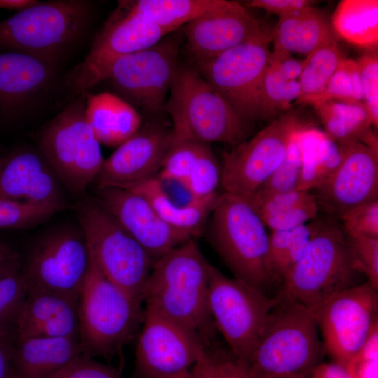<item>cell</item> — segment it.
<instances>
[{"mask_svg":"<svg viewBox=\"0 0 378 378\" xmlns=\"http://www.w3.org/2000/svg\"><path fill=\"white\" fill-rule=\"evenodd\" d=\"M272 34L237 45L191 65L244 120L262 119L260 88L268 66Z\"/></svg>","mask_w":378,"mask_h":378,"instance_id":"13","label":"cell"},{"mask_svg":"<svg viewBox=\"0 0 378 378\" xmlns=\"http://www.w3.org/2000/svg\"><path fill=\"white\" fill-rule=\"evenodd\" d=\"M312 312L326 353L347 367L378 325V290L368 281L358 284L332 296Z\"/></svg>","mask_w":378,"mask_h":378,"instance_id":"15","label":"cell"},{"mask_svg":"<svg viewBox=\"0 0 378 378\" xmlns=\"http://www.w3.org/2000/svg\"><path fill=\"white\" fill-rule=\"evenodd\" d=\"M173 139L172 127L151 120L104 160L97 187L130 189L158 176Z\"/></svg>","mask_w":378,"mask_h":378,"instance_id":"19","label":"cell"},{"mask_svg":"<svg viewBox=\"0 0 378 378\" xmlns=\"http://www.w3.org/2000/svg\"><path fill=\"white\" fill-rule=\"evenodd\" d=\"M313 4L309 0H252L246 3L249 7L265 10L278 15L279 18L298 13Z\"/></svg>","mask_w":378,"mask_h":378,"instance_id":"47","label":"cell"},{"mask_svg":"<svg viewBox=\"0 0 378 378\" xmlns=\"http://www.w3.org/2000/svg\"><path fill=\"white\" fill-rule=\"evenodd\" d=\"M342 56L337 41L323 46L307 57L298 78L300 93L296 102L312 104L325 92Z\"/></svg>","mask_w":378,"mask_h":378,"instance_id":"34","label":"cell"},{"mask_svg":"<svg viewBox=\"0 0 378 378\" xmlns=\"http://www.w3.org/2000/svg\"><path fill=\"white\" fill-rule=\"evenodd\" d=\"M305 64L304 59H297L292 54L276 49L270 52L268 59V65L288 80H297Z\"/></svg>","mask_w":378,"mask_h":378,"instance_id":"48","label":"cell"},{"mask_svg":"<svg viewBox=\"0 0 378 378\" xmlns=\"http://www.w3.org/2000/svg\"><path fill=\"white\" fill-rule=\"evenodd\" d=\"M211 216V243L234 278L265 292L269 234L248 199L223 192Z\"/></svg>","mask_w":378,"mask_h":378,"instance_id":"7","label":"cell"},{"mask_svg":"<svg viewBox=\"0 0 378 378\" xmlns=\"http://www.w3.org/2000/svg\"><path fill=\"white\" fill-rule=\"evenodd\" d=\"M302 165L297 190L309 191L323 184L339 165L341 148L313 127L300 135Z\"/></svg>","mask_w":378,"mask_h":378,"instance_id":"30","label":"cell"},{"mask_svg":"<svg viewBox=\"0 0 378 378\" xmlns=\"http://www.w3.org/2000/svg\"><path fill=\"white\" fill-rule=\"evenodd\" d=\"M95 200L155 261L193 239L166 223L143 196L127 189L97 187Z\"/></svg>","mask_w":378,"mask_h":378,"instance_id":"20","label":"cell"},{"mask_svg":"<svg viewBox=\"0 0 378 378\" xmlns=\"http://www.w3.org/2000/svg\"><path fill=\"white\" fill-rule=\"evenodd\" d=\"M309 378H310V377H309Z\"/></svg>","mask_w":378,"mask_h":378,"instance_id":"60","label":"cell"},{"mask_svg":"<svg viewBox=\"0 0 378 378\" xmlns=\"http://www.w3.org/2000/svg\"><path fill=\"white\" fill-rule=\"evenodd\" d=\"M36 0H0V8L19 12L37 4Z\"/></svg>","mask_w":378,"mask_h":378,"instance_id":"56","label":"cell"},{"mask_svg":"<svg viewBox=\"0 0 378 378\" xmlns=\"http://www.w3.org/2000/svg\"><path fill=\"white\" fill-rule=\"evenodd\" d=\"M340 220L348 237L364 236L378 238V200L355 206L345 212Z\"/></svg>","mask_w":378,"mask_h":378,"instance_id":"44","label":"cell"},{"mask_svg":"<svg viewBox=\"0 0 378 378\" xmlns=\"http://www.w3.org/2000/svg\"><path fill=\"white\" fill-rule=\"evenodd\" d=\"M356 63L362 85L364 102L372 125L378 126V58L377 52L362 55Z\"/></svg>","mask_w":378,"mask_h":378,"instance_id":"45","label":"cell"},{"mask_svg":"<svg viewBox=\"0 0 378 378\" xmlns=\"http://www.w3.org/2000/svg\"><path fill=\"white\" fill-rule=\"evenodd\" d=\"M337 38L331 22L312 6L279 18L272 33L274 49L301 54L306 57L321 47L337 41Z\"/></svg>","mask_w":378,"mask_h":378,"instance_id":"28","label":"cell"},{"mask_svg":"<svg viewBox=\"0 0 378 378\" xmlns=\"http://www.w3.org/2000/svg\"><path fill=\"white\" fill-rule=\"evenodd\" d=\"M173 139L156 176L162 183L176 182L183 186L195 164L202 142L172 127Z\"/></svg>","mask_w":378,"mask_h":378,"instance_id":"36","label":"cell"},{"mask_svg":"<svg viewBox=\"0 0 378 378\" xmlns=\"http://www.w3.org/2000/svg\"><path fill=\"white\" fill-rule=\"evenodd\" d=\"M346 237L357 270L378 290V238Z\"/></svg>","mask_w":378,"mask_h":378,"instance_id":"43","label":"cell"},{"mask_svg":"<svg viewBox=\"0 0 378 378\" xmlns=\"http://www.w3.org/2000/svg\"><path fill=\"white\" fill-rule=\"evenodd\" d=\"M210 267L191 239L154 262L141 294L146 309L186 328L205 346L215 328L208 302Z\"/></svg>","mask_w":378,"mask_h":378,"instance_id":"1","label":"cell"},{"mask_svg":"<svg viewBox=\"0 0 378 378\" xmlns=\"http://www.w3.org/2000/svg\"><path fill=\"white\" fill-rule=\"evenodd\" d=\"M324 127V134L338 146L360 141L378 150L372 120L364 102L346 104L327 99L312 104Z\"/></svg>","mask_w":378,"mask_h":378,"instance_id":"29","label":"cell"},{"mask_svg":"<svg viewBox=\"0 0 378 378\" xmlns=\"http://www.w3.org/2000/svg\"><path fill=\"white\" fill-rule=\"evenodd\" d=\"M52 378H124L114 368L82 354Z\"/></svg>","mask_w":378,"mask_h":378,"instance_id":"46","label":"cell"},{"mask_svg":"<svg viewBox=\"0 0 378 378\" xmlns=\"http://www.w3.org/2000/svg\"><path fill=\"white\" fill-rule=\"evenodd\" d=\"M90 255L102 274L130 295L141 300L154 260L108 211L93 200L75 206Z\"/></svg>","mask_w":378,"mask_h":378,"instance_id":"9","label":"cell"},{"mask_svg":"<svg viewBox=\"0 0 378 378\" xmlns=\"http://www.w3.org/2000/svg\"><path fill=\"white\" fill-rule=\"evenodd\" d=\"M300 93L298 80L284 78L274 68L267 66L260 88V103L262 119H267L277 113L288 111Z\"/></svg>","mask_w":378,"mask_h":378,"instance_id":"37","label":"cell"},{"mask_svg":"<svg viewBox=\"0 0 378 378\" xmlns=\"http://www.w3.org/2000/svg\"><path fill=\"white\" fill-rule=\"evenodd\" d=\"M314 220L301 226L273 230L269 234L266 269L272 284H283L304 253L312 238Z\"/></svg>","mask_w":378,"mask_h":378,"instance_id":"33","label":"cell"},{"mask_svg":"<svg viewBox=\"0 0 378 378\" xmlns=\"http://www.w3.org/2000/svg\"><path fill=\"white\" fill-rule=\"evenodd\" d=\"M65 208L64 204H33L0 199V228H31Z\"/></svg>","mask_w":378,"mask_h":378,"instance_id":"38","label":"cell"},{"mask_svg":"<svg viewBox=\"0 0 378 378\" xmlns=\"http://www.w3.org/2000/svg\"><path fill=\"white\" fill-rule=\"evenodd\" d=\"M218 378H253L248 365L231 356H216Z\"/></svg>","mask_w":378,"mask_h":378,"instance_id":"49","label":"cell"},{"mask_svg":"<svg viewBox=\"0 0 378 378\" xmlns=\"http://www.w3.org/2000/svg\"><path fill=\"white\" fill-rule=\"evenodd\" d=\"M174 378H190L189 372L187 373H185L183 374L179 375L178 377H174Z\"/></svg>","mask_w":378,"mask_h":378,"instance_id":"57","label":"cell"},{"mask_svg":"<svg viewBox=\"0 0 378 378\" xmlns=\"http://www.w3.org/2000/svg\"><path fill=\"white\" fill-rule=\"evenodd\" d=\"M378 358V325L375 326L366 338L353 362Z\"/></svg>","mask_w":378,"mask_h":378,"instance_id":"53","label":"cell"},{"mask_svg":"<svg viewBox=\"0 0 378 378\" xmlns=\"http://www.w3.org/2000/svg\"><path fill=\"white\" fill-rule=\"evenodd\" d=\"M27 337L80 341L78 297L29 288L15 340Z\"/></svg>","mask_w":378,"mask_h":378,"instance_id":"24","label":"cell"},{"mask_svg":"<svg viewBox=\"0 0 378 378\" xmlns=\"http://www.w3.org/2000/svg\"><path fill=\"white\" fill-rule=\"evenodd\" d=\"M130 8L168 34L221 6L225 0H127Z\"/></svg>","mask_w":378,"mask_h":378,"instance_id":"31","label":"cell"},{"mask_svg":"<svg viewBox=\"0 0 378 378\" xmlns=\"http://www.w3.org/2000/svg\"><path fill=\"white\" fill-rule=\"evenodd\" d=\"M164 112L172 127L209 144L232 147L246 140L251 122L241 117L191 64L178 63Z\"/></svg>","mask_w":378,"mask_h":378,"instance_id":"6","label":"cell"},{"mask_svg":"<svg viewBox=\"0 0 378 378\" xmlns=\"http://www.w3.org/2000/svg\"><path fill=\"white\" fill-rule=\"evenodd\" d=\"M21 266L22 262L0 276V335L13 339L29 290Z\"/></svg>","mask_w":378,"mask_h":378,"instance_id":"35","label":"cell"},{"mask_svg":"<svg viewBox=\"0 0 378 378\" xmlns=\"http://www.w3.org/2000/svg\"><path fill=\"white\" fill-rule=\"evenodd\" d=\"M57 64L16 51H0V116L19 117L50 89Z\"/></svg>","mask_w":378,"mask_h":378,"instance_id":"22","label":"cell"},{"mask_svg":"<svg viewBox=\"0 0 378 378\" xmlns=\"http://www.w3.org/2000/svg\"><path fill=\"white\" fill-rule=\"evenodd\" d=\"M9 378H21V377L18 374H17L16 372H15V373Z\"/></svg>","mask_w":378,"mask_h":378,"instance_id":"58","label":"cell"},{"mask_svg":"<svg viewBox=\"0 0 378 378\" xmlns=\"http://www.w3.org/2000/svg\"><path fill=\"white\" fill-rule=\"evenodd\" d=\"M220 180V166L209 144L202 142L193 169L182 186L190 198H203L218 192Z\"/></svg>","mask_w":378,"mask_h":378,"instance_id":"39","label":"cell"},{"mask_svg":"<svg viewBox=\"0 0 378 378\" xmlns=\"http://www.w3.org/2000/svg\"><path fill=\"white\" fill-rule=\"evenodd\" d=\"M327 99L346 104L365 103L356 61L344 58L340 62L325 92L315 102Z\"/></svg>","mask_w":378,"mask_h":378,"instance_id":"40","label":"cell"},{"mask_svg":"<svg viewBox=\"0 0 378 378\" xmlns=\"http://www.w3.org/2000/svg\"><path fill=\"white\" fill-rule=\"evenodd\" d=\"M90 255L81 230L62 228L46 234L29 251L21 271L29 288L78 297Z\"/></svg>","mask_w":378,"mask_h":378,"instance_id":"16","label":"cell"},{"mask_svg":"<svg viewBox=\"0 0 378 378\" xmlns=\"http://www.w3.org/2000/svg\"><path fill=\"white\" fill-rule=\"evenodd\" d=\"M3 162H4V159H0V169L2 166Z\"/></svg>","mask_w":378,"mask_h":378,"instance_id":"59","label":"cell"},{"mask_svg":"<svg viewBox=\"0 0 378 378\" xmlns=\"http://www.w3.org/2000/svg\"><path fill=\"white\" fill-rule=\"evenodd\" d=\"M190 378H218L216 356L206 350L189 371Z\"/></svg>","mask_w":378,"mask_h":378,"instance_id":"50","label":"cell"},{"mask_svg":"<svg viewBox=\"0 0 378 378\" xmlns=\"http://www.w3.org/2000/svg\"><path fill=\"white\" fill-rule=\"evenodd\" d=\"M91 19L89 1H38L0 22V48L58 64L81 40Z\"/></svg>","mask_w":378,"mask_h":378,"instance_id":"4","label":"cell"},{"mask_svg":"<svg viewBox=\"0 0 378 378\" xmlns=\"http://www.w3.org/2000/svg\"><path fill=\"white\" fill-rule=\"evenodd\" d=\"M346 234L337 219H314L309 244L280 286L279 302H294L313 312L332 296L358 284Z\"/></svg>","mask_w":378,"mask_h":378,"instance_id":"2","label":"cell"},{"mask_svg":"<svg viewBox=\"0 0 378 378\" xmlns=\"http://www.w3.org/2000/svg\"><path fill=\"white\" fill-rule=\"evenodd\" d=\"M312 127L299 112L289 110L225 152L220 166L223 192L250 198L282 162L293 139Z\"/></svg>","mask_w":378,"mask_h":378,"instance_id":"11","label":"cell"},{"mask_svg":"<svg viewBox=\"0 0 378 378\" xmlns=\"http://www.w3.org/2000/svg\"><path fill=\"white\" fill-rule=\"evenodd\" d=\"M15 339L0 335V378H9L14 373Z\"/></svg>","mask_w":378,"mask_h":378,"instance_id":"51","label":"cell"},{"mask_svg":"<svg viewBox=\"0 0 378 378\" xmlns=\"http://www.w3.org/2000/svg\"><path fill=\"white\" fill-rule=\"evenodd\" d=\"M168 34L133 10L127 0L118 1L97 34L88 55L69 76L67 83L77 95L88 92L104 80L119 58L146 49Z\"/></svg>","mask_w":378,"mask_h":378,"instance_id":"14","label":"cell"},{"mask_svg":"<svg viewBox=\"0 0 378 378\" xmlns=\"http://www.w3.org/2000/svg\"><path fill=\"white\" fill-rule=\"evenodd\" d=\"M85 116L100 144L118 146L142 125L137 110L114 93H87Z\"/></svg>","mask_w":378,"mask_h":378,"instance_id":"26","label":"cell"},{"mask_svg":"<svg viewBox=\"0 0 378 378\" xmlns=\"http://www.w3.org/2000/svg\"><path fill=\"white\" fill-rule=\"evenodd\" d=\"M339 146V165L312 193L320 210L335 219L355 206L378 200V150L360 141Z\"/></svg>","mask_w":378,"mask_h":378,"instance_id":"18","label":"cell"},{"mask_svg":"<svg viewBox=\"0 0 378 378\" xmlns=\"http://www.w3.org/2000/svg\"><path fill=\"white\" fill-rule=\"evenodd\" d=\"M87 93L78 94L36 136L39 151L59 181L78 196L94 182L105 160L86 119Z\"/></svg>","mask_w":378,"mask_h":378,"instance_id":"8","label":"cell"},{"mask_svg":"<svg viewBox=\"0 0 378 378\" xmlns=\"http://www.w3.org/2000/svg\"><path fill=\"white\" fill-rule=\"evenodd\" d=\"M301 133L291 142L278 167L257 191L274 192L297 190L302 165V153L300 141Z\"/></svg>","mask_w":378,"mask_h":378,"instance_id":"41","label":"cell"},{"mask_svg":"<svg viewBox=\"0 0 378 378\" xmlns=\"http://www.w3.org/2000/svg\"><path fill=\"white\" fill-rule=\"evenodd\" d=\"M82 354L80 341L72 338L15 339L14 370L21 378H52Z\"/></svg>","mask_w":378,"mask_h":378,"instance_id":"25","label":"cell"},{"mask_svg":"<svg viewBox=\"0 0 378 378\" xmlns=\"http://www.w3.org/2000/svg\"><path fill=\"white\" fill-rule=\"evenodd\" d=\"M141 302L107 279L90 256L89 271L78 294L83 354L108 358L121 351L141 324Z\"/></svg>","mask_w":378,"mask_h":378,"instance_id":"5","label":"cell"},{"mask_svg":"<svg viewBox=\"0 0 378 378\" xmlns=\"http://www.w3.org/2000/svg\"><path fill=\"white\" fill-rule=\"evenodd\" d=\"M325 354L312 311L279 302L247 365L253 378H309Z\"/></svg>","mask_w":378,"mask_h":378,"instance_id":"3","label":"cell"},{"mask_svg":"<svg viewBox=\"0 0 378 378\" xmlns=\"http://www.w3.org/2000/svg\"><path fill=\"white\" fill-rule=\"evenodd\" d=\"M20 263V254L7 243L0 240V276Z\"/></svg>","mask_w":378,"mask_h":378,"instance_id":"55","label":"cell"},{"mask_svg":"<svg viewBox=\"0 0 378 378\" xmlns=\"http://www.w3.org/2000/svg\"><path fill=\"white\" fill-rule=\"evenodd\" d=\"M320 211L314 195H311L302 202L284 209L260 218L266 226L272 231L293 229L306 224L317 218Z\"/></svg>","mask_w":378,"mask_h":378,"instance_id":"42","label":"cell"},{"mask_svg":"<svg viewBox=\"0 0 378 378\" xmlns=\"http://www.w3.org/2000/svg\"><path fill=\"white\" fill-rule=\"evenodd\" d=\"M59 181L39 150H22L4 160L0 169V199L66 205Z\"/></svg>","mask_w":378,"mask_h":378,"instance_id":"23","label":"cell"},{"mask_svg":"<svg viewBox=\"0 0 378 378\" xmlns=\"http://www.w3.org/2000/svg\"><path fill=\"white\" fill-rule=\"evenodd\" d=\"M347 367L353 378H378V358L353 362Z\"/></svg>","mask_w":378,"mask_h":378,"instance_id":"54","label":"cell"},{"mask_svg":"<svg viewBox=\"0 0 378 378\" xmlns=\"http://www.w3.org/2000/svg\"><path fill=\"white\" fill-rule=\"evenodd\" d=\"M135 351L136 378H174L187 373L207 350L195 334L148 309Z\"/></svg>","mask_w":378,"mask_h":378,"instance_id":"17","label":"cell"},{"mask_svg":"<svg viewBox=\"0 0 378 378\" xmlns=\"http://www.w3.org/2000/svg\"><path fill=\"white\" fill-rule=\"evenodd\" d=\"M310 378H353L348 367L335 361L321 363L313 370Z\"/></svg>","mask_w":378,"mask_h":378,"instance_id":"52","label":"cell"},{"mask_svg":"<svg viewBox=\"0 0 378 378\" xmlns=\"http://www.w3.org/2000/svg\"><path fill=\"white\" fill-rule=\"evenodd\" d=\"M334 31L354 45L371 48L378 42V1L343 0L331 20Z\"/></svg>","mask_w":378,"mask_h":378,"instance_id":"32","label":"cell"},{"mask_svg":"<svg viewBox=\"0 0 378 378\" xmlns=\"http://www.w3.org/2000/svg\"><path fill=\"white\" fill-rule=\"evenodd\" d=\"M181 30L192 64L213 58L265 32L243 5L225 0L221 6L190 21Z\"/></svg>","mask_w":378,"mask_h":378,"instance_id":"21","label":"cell"},{"mask_svg":"<svg viewBox=\"0 0 378 378\" xmlns=\"http://www.w3.org/2000/svg\"><path fill=\"white\" fill-rule=\"evenodd\" d=\"M208 302L214 325L225 339L232 356L247 365L270 312L279 302L277 298L227 276L211 265Z\"/></svg>","mask_w":378,"mask_h":378,"instance_id":"10","label":"cell"},{"mask_svg":"<svg viewBox=\"0 0 378 378\" xmlns=\"http://www.w3.org/2000/svg\"><path fill=\"white\" fill-rule=\"evenodd\" d=\"M183 41L179 29L146 49L119 58L104 81L136 110L160 115L164 112Z\"/></svg>","mask_w":378,"mask_h":378,"instance_id":"12","label":"cell"},{"mask_svg":"<svg viewBox=\"0 0 378 378\" xmlns=\"http://www.w3.org/2000/svg\"><path fill=\"white\" fill-rule=\"evenodd\" d=\"M127 190L143 196L166 223L186 232L193 239L202 232L221 194L217 192L206 197L190 198L184 204H177L170 198L163 183L157 177Z\"/></svg>","mask_w":378,"mask_h":378,"instance_id":"27","label":"cell"}]
</instances>
